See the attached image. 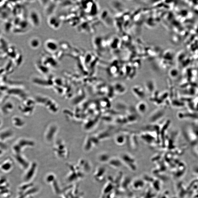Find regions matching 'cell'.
I'll return each instance as SVG.
<instances>
[{"label":"cell","instance_id":"7a4b0ae2","mask_svg":"<svg viewBox=\"0 0 198 198\" xmlns=\"http://www.w3.org/2000/svg\"><path fill=\"white\" fill-rule=\"evenodd\" d=\"M133 93L138 98L143 99L145 97V93L142 88L140 87H135L132 89Z\"/></svg>","mask_w":198,"mask_h":198},{"label":"cell","instance_id":"8992f818","mask_svg":"<svg viewBox=\"0 0 198 198\" xmlns=\"http://www.w3.org/2000/svg\"><path fill=\"white\" fill-rule=\"evenodd\" d=\"M125 141V137L122 134L118 135L116 138V141L118 144H123Z\"/></svg>","mask_w":198,"mask_h":198},{"label":"cell","instance_id":"52a82bcc","mask_svg":"<svg viewBox=\"0 0 198 198\" xmlns=\"http://www.w3.org/2000/svg\"><path fill=\"white\" fill-rule=\"evenodd\" d=\"M31 45L34 48H38V47L40 45V40L38 39H34L33 40H32Z\"/></svg>","mask_w":198,"mask_h":198},{"label":"cell","instance_id":"6da1fadb","mask_svg":"<svg viewBox=\"0 0 198 198\" xmlns=\"http://www.w3.org/2000/svg\"><path fill=\"white\" fill-rule=\"evenodd\" d=\"M45 47L48 51L51 52H54L58 49V45L57 42L54 40H47L45 43Z\"/></svg>","mask_w":198,"mask_h":198},{"label":"cell","instance_id":"277c9868","mask_svg":"<svg viewBox=\"0 0 198 198\" xmlns=\"http://www.w3.org/2000/svg\"><path fill=\"white\" fill-rule=\"evenodd\" d=\"M147 103L143 101L139 102L137 106V111L141 114L145 113L147 111Z\"/></svg>","mask_w":198,"mask_h":198},{"label":"cell","instance_id":"3957f363","mask_svg":"<svg viewBox=\"0 0 198 198\" xmlns=\"http://www.w3.org/2000/svg\"><path fill=\"white\" fill-rule=\"evenodd\" d=\"M48 22L50 27H53V28H58L60 25V22L59 19L54 16L50 17L48 19Z\"/></svg>","mask_w":198,"mask_h":198},{"label":"cell","instance_id":"5b68a950","mask_svg":"<svg viewBox=\"0 0 198 198\" xmlns=\"http://www.w3.org/2000/svg\"><path fill=\"white\" fill-rule=\"evenodd\" d=\"M115 90L118 94H124L126 92V88L123 84L118 83L115 85Z\"/></svg>","mask_w":198,"mask_h":198},{"label":"cell","instance_id":"ba28073f","mask_svg":"<svg viewBox=\"0 0 198 198\" xmlns=\"http://www.w3.org/2000/svg\"><path fill=\"white\" fill-rule=\"evenodd\" d=\"M152 82H149L146 84V87L147 88V90L149 92H153V91L155 89V86L153 83H152Z\"/></svg>","mask_w":198,"mask_h":198}]
</instances>
